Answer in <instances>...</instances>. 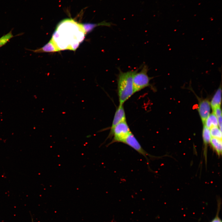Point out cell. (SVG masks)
Segmentation results:
<instances>
[{"instance_id":"cell-19","label":"cell","mask_w":222,"mask_h":222,"mask_svg":"<svg viewBox=\"0 0 222 222\" xmlns=\"http://www.w3.org/2000/svg\"><path fill=\"white\" fill-rule=\"evenodd\" d=\"M32 222H33V221H32Z\"/></svg>"},{"instance_id":"cell-7","label":"cell","mask_w":222,"mask_h":222,"mask_svg":"<svg viewBox=\"0 0 222 222\" xmlns=\"http://www.w3.org/2000/svg\"><path fill=\"white\" fill-rule=\"evenodd\" d=\"M210 103L207 99L201 100L199 104L198 110L203 125L210 114Z\"/></svg>"},{"instance_id":"cell-2","label":"cell","mask_w":222,"mask_h":222,"mask_svg":"<svg viewBox=\"0 0 222 222\" xmlns=\"http://www.w3.org/2000/svg\"><path fill=\"white\" fill-rule=\"evenodd\" d=\"M139 68L127 72H123L120 70L117 78L119 105H123L134 94L133 77Z\"/></svg>"},{"instance_id":"cell-15","label":"cell","mask_w":222,"mask_h":222,"mask_svg":"<svg viewBox=\"0 0 222 222\" xmlns=\"http://www.w3.org/2000/svg\"><path fill=\"white\" fill-rule=\"evenodd\" d=\"M210 130L212 137L222 139V131L218 126L212 127Z\"/></svg>"},{"instance_id":"cell-3","label":"cell","mask_w":222,"mask_h":222,"mask_svg":"<svg viewBox=\"0 0 222 222\" xmlns=\"http://www.w3.org/2000/svg\"><path fill=\"white\" fill-rule=\"evenodd\" d=\"M148 71V67L145 64L139 72H137L134 74L133 77L134 93L150 85V81L153 77L149 76L147 74Z\"/></svg>"},{"instance_id":"cell-9","label":"cell","mask_w":222,"mask_h":222,"mask_svg":"<svg viewBox=\"0 0 222 222\" xmlns=\"http://www.w3.org/2000/svg\"><path fill=\"white\" fill-rule=\"evenodd\" d=\"M27 49V50L32 51L33 52L36 53L44 52H54L59 51L51 40L47 44L40 48L35 50Z\"/></svg>"},{"instance_id":"cell-1","label":"cell","mask_w":222,"mask_h":222,"mask_svg":"<svg viewBox=\"0 0 222 222\" xmlns=\"http://www.w3.org/2000/svg\"><path fill=\"white\" fill-rule=\"evenodd\" d=\"M82 30L84 31L81 24L77 23L72 19H64L58 24L51 40L57 48L62 42L58 47L59 51L62 44L60 48V50H62L64 42V49H67H67H70L69 42H70L71 50H74L78 47L80 43L82 40L79 39L78 36H76V33H74Z\"/></svg>"},{"instance_id":"cell-13","label":"cell","mask_w":222,"mask_h":222,"mask_svg":"<svg viewBox=\"0 0 222 222\" xmlns=\"http://www.w3.org/2000/svg\"><path fill=\"white\" fill-rule=\"evenodd\" d=\"M204 125L209 129L212 127L218 126L217 117L213 113L209 115Z\"/></svg>"},{"instance_id":"cell-4","label":"cell","mask_w":222,"mask_h":222,"mask_svg":"<svg viewBox=\"0 0 222 222\" xmlns=\"http://www.w3.org/2000/svg\"><path fill=\"white\" fill-rule=\"evenodd\" d=\"M131 132L126 120L119 123L113 129L112 135L113 138L110 144L115 142H122Z\"/></svg>"},{"instance_id":"cell-10","label":"cell","mask_w":222,"mask_h":222,"mask_svg":"<svg viewBox=\"0 0 222 222\" xmlns=\"http://www.w3.org/2000/svg\"><path fill=\"white\" fill-rule=\"evenodd\" d=\"M85 33L91 31L97 27L103 26L110 27L112 25L110 23H107L104 21L98 23H85L81 24Z\"/></svg>"},{"instance_id":"cell-14","label":"cell","mask_w":222,"mask_h":222,"mask_svg":"<svg viewBox=\"0 0 222 222\" xmlns=\"http://www.w3.org/2000/svg\"><path fill=\"white\" fill-rule=\"evenodd\" d=\"M12 30L13 29H11L8 33L3 35L0 38V47L5 45L12 38L18 35H13L12 33Z\"/></svg>"},{"instance_id":"cell-6","label":"cell","mask_w":222,"mask_h":222,"mask_svg":"<svg viewBox=\"0 0 222 222\" xmlns=\"http://www.w3.org/2000/svg\"><path fill=\"white\" fill-rule=\"evenodd\" d=\"M123 105H119L116 110L109 135V138H112L113 132L115 126L119 123L126 120V115Z\"/></svg>"},{"instance_id":"cell-17","label":"cell","mask_w":222,"mask_h":222,"mask_svg":"<svg viewBox=\"0 0 222 222\" xmlns=\"http://www.w3.org/2000/svg\"><path fill=\"white\" fill-rule=\"evenodd\" d=\"M212 110L213 113L217 117L222 115V112L220 106L216 107Z\"/></svg>"},{"instance_id":"cell-18","label":"cell","mask_w":222,"mask_h":222,"mask_svg":"<svg viewBox=\"0 0 222 222\" xmlns=\"http://www.w3.org/2000/svg\"><path fill=\"white\" fill-rule=\"evenodd\" d=\"M218 125L219 126V129L222 130V115L217 117Z\"/></svg>"},{"instance_id":"cell-12","label":"cell","mask_w":222,"mask_h":222,"mask_svg":"<svg viewBox=\"0 0 222 222\" xmlns=\"http://www.w3.org/2000/svg\"><path fill=\"white\" fill-rule=\"evenodd\" d=\"M210 143L212 148L217 153L219 156L222 154V139L212 137Z\"/></svg>"},{"instance_id":"cell-11","label":"cell","mask_w":222,"mask_h":222,"mask_svg":"<svg viewBox=\"0 0 222 222\" xmlns=\"http://www.w3.org/2000/svg\"><path fill=\"white\" fill-rule=\"evenodd\" d=\"M221 88L220 86L213 96L210 103L213 109L216 107L220 106L221 100Z\"/></svg>"},{"instance_id":"cell-8","label":"cell","mask_w":222,"mask_h":222,"mask_svg":"<svg viewBox=\"0 0 222 222\" xmlns=\"http://www.w3.org/2000/svg\"><path fill=\"white\" fill-rule=\"evenodd\" d=\"M202 137L204 144V155L205 159L207 160L208 146L210 143L212 138L210 130L204 124L202 131Z\"/></svg>"},{"instance_id":"cell-5","label":"cell","mask_w":222,"mask_h":222,"mask_svg":"<svg viewBox=\"0 0 222 222\" xmlns=\"http://www.w3.org/2000/svg\"><path fill=\"white\" fill-rule=\"evenodd\" d=\"M122 143L128 145L144 156L147 161H148V157H151V156L144 150L131 132L123 140Z\"/></svg>"},{"instance_id":"cell-16","label":"cell","mask_w":222,"mask_h":222,"mask_svg":"<svg viewBox=\"0 0 222 222\" xmlns=\"http://www.w3.org/2000/svg\"><path fill=\"white\" fill-rule=\"evenodd\" d=\"M220 202L218 204L217 209L216 216L210 222H222V220L219 217V213L220 209Z\"/></svg>"}]
</instances>
